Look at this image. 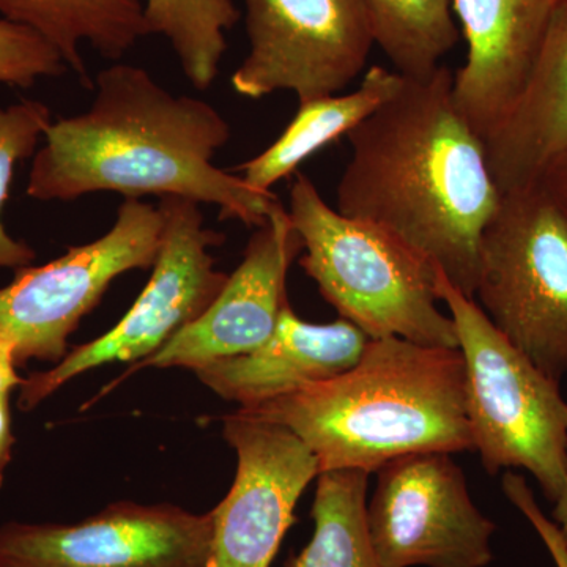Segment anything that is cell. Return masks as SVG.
Listing matches in <instances>:
<instances>
[{"mask_svg":"<svg viewBox=\"0 0 567 567\" xmlns=\"http://www.w3.org/2000/svg\"><path fill=\"white\" fill-rule=\"evenodd\" d=\"M347 140L336 208L393 235L475 298L481 240L503 193L486 141L454 103L453 73L404 76Z\"/></svg>","mask_w":567,"mask_h":567,"instance_id":"1","label":"cell"},{"mask_svg":"<svg viewBox=\"0 0 567 567\" xmlns=\"http://www.w3.org/2000/svg\"><path fill=\"white\" fill-rule=\"evenodd\" d=\"M87 111L51 122L33 156L28 196L41 203L117 193L125 199L182 197L216 205L219 219L264 226L281 204L213 163L230 140L216 107L174 95L152 74L114 63L93 80Z\"/></svg>","mask_w":567,"mask_h":567,"instance_id":"2","label":"cell"},{"mask_svg":"<svg viewBox=\"0 0 567 567\" xmlns=\"http://www.w3.org/2000/svg\"><path fill=\"white\" fill-rule=\"evenodd\" d=\"M303 440L320 473H377L409 454L473 451L461 350L371 339L344 374L238 409Z\"/></svg>","mask_w":567,"mask_h":567,"instance_id":"3","label":"cell"},{"mask_svg":"<svg viewBox=\"0 0 567 567\" xmlns=\"http://www.w3.org/2000/svg\"><path fill=\"white\" fill-rule=\"evenodd\" d=\"M287 213L303 241L301 268L339 317L369 339L458 349L456 324L439 309L434 265L324 203L306 174H295Z\"/></svg>","mask_w":567,"mask_h":567,"instance_id":"4","label":"cell"},{"mask_svg":"<svg viewBox=\"0 0 567 567\" xmlns=\"http://www.w3.org/2000/svg\"><path fill=\"white\" fill-rule=\"evenodd\" d=\"M435 292L456 324L473 451L488 475L527 470L554 503L567 473V402L559 382L511 344L475 298L439 268Z\"/></svg>","mask_w":567,"mask_h":567,"instance_id":"5","label":"cell"},{"mask_svg":"<svg viewBox=\"0 0 567 567\" xmlns=\"http://www.w3.org/2000/svg\"><path fill=\"white\" fill-rule=\"evenodd\" d=\"M475 301L544 374H567V224L537 183L503 193L481 240Z\"/></svg>","mask_w":567,"mask_h":567,"instance_id":"6","label":"cell"},{"mask_svg":"<svg viewBox=\"0 0 567 567\" xmlns=\"http://www.w3.org/2000/svg\"><path fill=\"white\" fill-rule=\"evenodd\" d=\"M162 245L152 276L132 309L107 333L76 347L50 371L22 380L18 405L32 410L70 380L107 363H141L186 324L203 316L229 275L215 268L210 249L226 237L205 224L199 204L182 197L159 199Z\"/></svg>","mask_w":567,"mask_h":567,"instance_id":"7","label":"cell"},{"mask_svg":"<svg viewBox=\"0 0 567 567\" xmlns=\"http://www.w3.org/2000/svg\"><path fill=\"white\" fill-rule=\"evenodd\" d=\"M162 233L158 207L125 199L102 237L71 246L50 264L14 270L13 281L0 289V339L13 347L17 364L61 363L71 333L102 301L111 282L153 267Z\"/></svg>","mask_w":567,"mask_h":567,"instance_id":"8","label":"cell"},{"mask_svg":"<svg viewBox=\"0 0 567 567\" xmlns=\"http://www.w3.org/2000/svg\"><path fill=\"white\" fill-rule=\"evenodd\" d=\"M249 51L234 71L238 95L293 92L311 102L344 91L375 44L363 0H245Z\"/></svg>","mask_w":567,"mask_h":567,"instance_id":"9","label":"cell"},{"mask_svg":"<svg viewBox=\"0 0 567 567\" xmlns=\"http://www.w3.org/2000/svg\"><path fill=\"white\" fill-rule=\"evenodd\" d=\"M368 505L382 567H486L495 524L473 503L461 466L443 451L388 462Z\"/></svg>","mask_w":567,"mask_h":567,"instance_id":"10","label":"cell"},{"mask_svg":"<svg viewBox=\"0 0 567 567\" xmlns=\"http://www.w3.org/2000/svg\"><path fill=\"white\" fill-rule=\"evenodd\" d=\"M223 434L237 454L229 494L210 511L207 567H270L295 522V507L320 475L303 440L281 424L241 412L223 417Z\"/></svg>","mask_w":567,"mask_h":567,"instance_id":"11","label":"cell"},{"mask_svg":"<svg viewBox=\"0 0 567 567\" xmlns=\"http://www.w3.org/2000/svg\"><path fill=\"white\" fill-rule=\"evenodd\" d=\"M212 516L115 503L76 524L0 527V567H207Z\"/></svg>","mask_w":567,"mask_h":567,"instance_id":"12","label":"cell"},{"mask_svg":"<svg viewBox=\"0 0 567 567\" xmlns=\"http://www.w3.org/2000/svg\"><path fill=\"white\" fill-rule=\"evenodd\" d=\"M303 241L279 204L246 245L244 260L229 275L203 316L186 324L158 352L132 368L197 369L251 352L264 344L290 306L287 276Z\"/></svg>","mask_w":567,"mask_h":567,"instance_id":"13","label":"cell"},{"mask_svg":"<svg viewBox=\"0 0 567 567\" xmlns=\"http://www.w3.org/2000/svg\"><path fill=\"white\" fill-rule=\"evenodd\" d=\"M561 0H451L466 41L453 73L457 110L484 141L524 89Z\"/></svg>","mask_w":567,"mask_h":567,"instance_id":"14","label":"cell"},{"mask_svg":"<svg viewBox=\"0 0 567 567\" xmlns=\"http://www.w3.org/2000/svg\"><path fill=\"white\" fill-rule=\"evenodd\" d=\"M369 341L342 317L330 323L306 322L289 306L264 344L194 374L213 393L248 409L344 374L361 360Z\"/></svg>","mask_w":567,"mask_h":567,"instance_id":"15","label":"cell"},{"mask_svg":"<svg viewBox=\"0 0 567 567\" xmlns=\"http://www.w3.org/2000/svg\"><path fill=\"white\" fill-rule=\"evenodd\" d=\"M486 147L502 193L535 185L544 167L567 151V0L551 14L524 89Z\"/></svg>","mask_w":567,"mask_h":567,"instance_id":"16","label":"cell"},{"mask_svg":"<svg viewBox=\"0 0 567 567\" xmlns=\"http://www.w3.org/2000/svg\"><path fill=\"white\" fill-rule=\"evenodd\" d=\"M404 76L382 65L365 71L360 87L342 95H328L300 103L297 114L274 144L248 162L235 166L234 174L254 189L271 192L276 183L297 174L298 167L327 145L353 132L401 89Z\"/></svg>","mask_w":567,"mask_h":567,"instance_id":"17","label":"cell"},{"mask_svg":"<svg viewBox=\"0 0 567 567\" xmlns=\"http://www.w3.org/2000/svg\"><path fill=\"white\" fill-rule=\"evenodd\" d=\"M0 18L39 33L89 89L93 81L82 44H91L110 61H121L148 35L144 0H0Z\"/></svg>","mask_w":567,"mask_h":567,"instance_id":"18","label":"cell"},{"mask_svg":"<svg viewBox=\"0 0 567 567\" xmlns=\"http://www.w3.org/2000/svg\"><path fill=\"white\" fill-rule=\"evenodd\" d=\"M369 473L331 470L317 476L315 535L286 567H382L368 522Z\"/></svg>","mask_w":567,"mask_h":567,"instance_id":"19","label":"cell"},{"mask_svg":"<svg viewBox=\"0 0 567 567\" xmlns=\"http://www.w3.org/2000/svg\"><path fill=\"white\" fill-rule=\"evenodd\" d=\"M375 44L402 76L424 78L457 44L451 0H363Z\"/></svg>","mask_w":567,"mask_h":567,"instance_id":"20","label":"cell"},{"mask_svg":"<svg viewBox=\"0 0 567 567\" xmlns=\"http://www.w3.org/2000/svg\"><path fill=\"white\" fill-rule=\"evenodd\" d=\"M148 35L169 41L186 80L207 91L218 78L226 32L240 20L234 0H144Z\"/></svg>","mask_w":567,"mask_h":567,"instance_id":"21","label":"cell"},{"mask_svg":"<svg viewBox=\"0 0 567 567\" xmlns=\"http://www.w3.org/2000/svg\"><path fill=\"white\" fill-rule=\"evenodd\" d=\"M50 107L35 100H22L0 107V268L29 267L37 254L24 241L14 240L2 223L3 205L9 200L14 167L35 153L51 125Z\"/></svg>","mask_w":567,"mask_h":567,"instance_id":"22","label":"cell"},{"mask_svg":"<svg viewBox=\"0 0 567 567\" xmlns=\"http://www.w3.org/2000/svg\"><path fill=\"white\" fill-rule=\"evenodd\" d=\"M69 66L39 33L0 18V84L31 89L41 78L62 76Z\"/></svg>","mask_w":567,"mask_h":567,"instance_id":"23","label":"cell"},{"mask_svg":"<svg viewBox=\"0 0 567 567\" xmlns=\"http://www.w3.org/2000/svg\"><path fill=\"white\" fill-rule=\"evenodd\" d=\"M503 492L506 498L524 514L525 518L536 529L548 554L554 559L555 566L567 567V543L561 536L557 525L548 518L537 505L536 496L529 488L524 476L513 472H506L502 481Z\"/></svg>","mask_w":567,"mask_h":567,"instance_id":"24","label":"cell"},{"mask_svg":"<svg viewBox=\"0 0 567 567\" xmlns=\"http://www.w3.org/2000/svg\"><path fill=\"white\" fill-rule=\"evenodd\" d=\"M536 183L567 224V151L559 153L544 167Z\"/></svg>","mask_w":567,"mask_h":567,"instance_id":"25","label":"cell"},{"mask_svg":"<svg viewBox=\"0 0 567 567\" xmlns=\"http://www.w3.org/2000/svg\"><path fill=\"white\" fill-rule=\"evenodd\" d=\"M10 394L0 393V487L3 484L7 466L11 461L14 435L11 431Z\"/></svg>","mask_w":567,"mask_h":567,"instance_id":"26","label":"cell"},{"mask_svg":"<svg viewBox=\"0 0 567 567\" xmlns=\"http://www.w3.org/2000/svg\"><path fill=\"white\" fill-rule=\"evenodd\" d=\"M17 365L13 347L0 339V393H11L14 388H20L22 379Z\"/></svg>","mask_w":567,"mask_h":567,"instance_id":"27","label":"cell"},{"mask_svg":"<svg viewBox=\"0 0 567 567\" xmlns=\"http://www.w3.org/2000/svg\"><path fill=\"white\" fill-rule=\"evenodd\" d=\"M554 509H551V520L557 525L559 533L565 537L567 543V473L565 486L561 488V494L554 502Z\"/></svg>","mask_w":567,"mask_h":567,"instance_id":"28","label":"cell"}]
</instances>
